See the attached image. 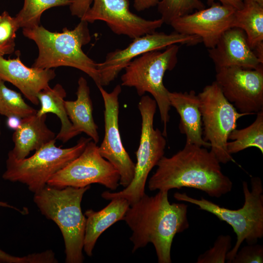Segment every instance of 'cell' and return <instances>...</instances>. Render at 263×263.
<instances>
[{"mask_svg":"<svg viewBox=\"0 0 263 263\" xmlns=\"http://www.w3.org/2000/svg\"><path fill=\"white\" fill-rule=\"evenodd\" d=\"M123 220L132 231V252L151 243L159 263H171L173 239L189 227L188 205L170 203L167 191H159L153 196L145 193L130 205Z\"/></svg>","mask_w":263,"mask_h":263,"instance_id":"obj_1","label":"cell"},{"mask_svg":"<svg viewBox=\"0 0 263 263\" xmlns=\"http://www.w3.org/2000/svg\"><path fill=\"white\" fill-rule=\"evenodd\" d=\"M215 154L207 148L185 144L170 157L163 156L155 172L150 178V191H169L173 188H191L219 198L232 188V182L225 175Z\"/></svg>","mask_w":263,"mask_h":263,"instance_id":"obj_2","label":"cell"},{"mask_svg":"<svg viewBox=\"0 0 263 263\" xmlns=\"http://www.w3.org/2000/svg\"><path fill=\"white\" fill-rule=\"evenodd\" d=\"M86 21L73 30L64 28L61 33L52 32L42 26L23 28V34L34 41L38 56L32 67L45 69L59 66L77 69L88 75L97 87L100 86L97 63L87 56L82 47L91 40Z\"/></svg>","mask_w":263,"mask_h":263,"instance_id":"obj_3","label":"cell"},{"mask_svg":"<svg viewBox=\"0 0 263 263\" xmlns=\"http://www.w3.org/2000/svg\"><path fill=\"white\" fill-rule=\"evenodd\" d=\"M90 185L59 188L46 185L34 193L33 201L42 215L53 221L63 237L67 263H81L86 218L81 203Z\"/></svg>","mask_w":263,"mask_h":263,"instance_id":"obj_4","label":"cell"},{"mask_svg":"<svg viewBox=\"0 0 263 263\" xmlns=\"http://www.w3.org/2000/svg\"><path fill=\"white\" fill-rule=\"evenodd\" d=\"M251 190L247 183L243 182L244 202L242 207L230 209L214 203L203 197L192 198L186 193L176 192L174 198L198 206L200 209L212 213L221 221L232 226L237 235V241L232 249L227 254V263H231L241 244L244 241L247 244H256L263 237V187L261 179H251Z\"/></svg>","mask_w":263,"mask_h":263,"instance_id":"obj_5","label":"cell"},{"mask_svg":"<svg viewBox=\"0 0 263 263\" xmlns=\"http://www.w3.org/2000/svg\"><path fill=\"white\" fill-rule=\"evenodd\" d=\"M179 44H172L164 51H150L132 60L125 68L121 75V85L134 88L138 95L150 94L158 107L163 125V134L167 135V124L170 108L169 91L163 83L166 71L174 68L178 62Z\"/></svg>","mask_w":263,"mask_h":263,"instance_id":"obj_6","label":"cell"},{"mask_svg":"<svg viewBox=\"0 0 263 263\" xmlns=\"http://www.w3.org/2000/svg\"><path fill=\"white\" fill-rule=\"evenodd\" d=\"M91 140L82 137L74 146L62 149L55 145V139L22 159H16L9 152L2 178L24 184L30 191L37 193L55 174L77 158Z\"/></svg>","mask_w":263,"mask_h":263,"instance_id":"obj_7","label":"cell"},{"mask_svg":"<svg viewBox=\"0 0 263 263\" xmlns=\"http://www.w3.org/2000/svg\"><path fill=\"white\" fill-rule=\"evenodd\" d=\"M157 106L154 99L149 95L142 96L138 104L142 122L140 143L136 152L137 162L134 177L130 185L120 191H104L101 194L103 199L111 200L115 198H123L131 205L145 194L148 176L164 156L167 144L162 132L154 128Z\"/></svg>","mask_w":263,"mask_h":263,"instance_id":"obj_8","label":"cell"},{"mask_svg":"<svg viewBox=\"0 0 263 263\" xmlns=\"http://www.w3.org/2000/svg\"><path fill=\"white\" fill-rule=\"evenodd\" d=\"M204 126V139L221 163L235 162L227 149L230 133L236 129L240 117L249 115L238 112L224 95L215 81L207 85L198 94Z\"/></svg>","mask_w":263,"mask_h":263,"instance_id":"obj_9","label":"cell"},{"mask_svg":"<svg viewBox=\"0 0 263 263\" xmlns=\"http://www.w3.org/2000/svg\"><path fill=\"white\" fill-rule=\"evenodd\" d=\"M97 144L91 140L82 152L55 174L47 185L62 188L67 187L83 188L99 184L111 190L119 186L117 170L99 153Z\"/></svg>","mask_w":263,"mask_h":263,"instance_id":"obj_10","label":"cell"},{"mask_svg":"<svg viewBox=\"0 0 263 263\" xmlns=\"http://www.w3.org/2000/svg\"><path fill=\"white\" fill-rule=\"evenodd\" d=\"M201 42V38L197 36L175 31L169 34L155 31L134 38L126 48L108 53L103 62L97 63L100 86L109 85L132 60L145 53L161 50L172 44L191 46Z\"/></svg>","mask_w":263,"mask_h":263,"instance_id":"obj_11","label":"cell"},{"mask_svg":"<svg viewBox=\"0 0 263 263\" xmlns=\"http://www.w3.org/2000/svg\"><path fill=\"white\" fill-rule=\"evenodd\" d=\"M215 82L224 95L240 113L263 110V67L249 69L229 67L216 70Z\"/></svg>","mask_w":263,"mask_h":263,"instance_id":"obj_12","label":"cell"},{"mask_svg":"<svg viewBox=\"0 0 263 263\" xmlns=\"http://www.w3.org/2000/svg\"><path fill=\"white\" fill-rule=\"evenodd\" d=\"M103 99L105 133L98 151L118 171L119 184L124 188L132 181L135 164L132 161L122 142L119 129V95L121 87L117 85L110 93L103 86L97 87Z\"/></svg>","mask_w":263,"mask_h":263,"instance_id":"obj_13","label":"cell"},{"mask_svg":"<svg viewBox=\"0 0 263 263\" xmlns=\"http://www.w3.org/2000/svg\"><path fill=\"white\" fill-rule=\"evenodd\" d=\"M93 4L80 20L93 23L105 22L111 31L118 35L134 38L153 33L162 26L160 18L147 20L130 10L129 0H93Z\"/></svg>","mask_w":263,"mask_h":263,"instance_id":"obj_14","label":"cell"},{"mask_svg":"<svg viewBox=\"0 0 263 263\" xmlns=\"http://www.w3.org/2000/svg\"><path fill=\"white\" fill-rule=\"evenodd\" d=\"M236 9L219 2L196 11L173 21L170 25L179 33L199 37L208 49L214 47L219 38L231 28Z\"/></svg>","mask_w":263,"mask_h":263,"instance_id":"obj_15","label":"cell"},{"mask_svg":"<svg viewBox=\"0 0 263 263\" xmlns=\"http://www.w3.org/2000/svg\"><path fill=\"white\" fill-rule=\"evenodd\" d=\"M208 52L216 71L233 66L255 69L263 64L250 48L244 32L238 28L224 32Z\"/></svg>","mask_w":263,"mask_h":263,"instance_id":"obj_16","label":"cell"},{"mask_svg":"<svg viewBox=\"0 0 263 263\" xmlns=\"http://www.w3.org/2000/svg\"><path fill=\"white\" fill-rule=\"evenodd\" d=\"M56 74L52 69H40L25 66L19 56L14 59H5L0 56V79L17 87L33 104L39 103L38 94L49 87V82Z\"/></svg>","mask_w":263,"mask_h":263,"instance_id":"obj_17","label":"cell"},{"mask_svg":"<svg viewBox=\"0 0 263 263\" xmlns=\"http://www.w3.org/2000/svg\"><path fill=\"white\" fill-rule=\"evenodd\" d=\"M170 107H174L180 117L179 129L186 135V144L210 148V144L202 137V120L200 102L195 91L169 93Z\"/></svg>","mask_w":263,"mask_h":263,"instance_id":"obj_18","label":"cell"},{"mask_svg":"<svg viewBox=\"0 0 263 263\" xmlns=\"http://www.w3.org/2000/svg\"><path fill=\"white\" fill-rule=\"evenodd\" d=\"M47 114H36L21 119L19 127L15 130L12 139L14 146L9 152L16 159H24L56 139L55 133L46 124Z\"/></svg>","mask_w":263,"mask_h":263,"instance_id":"obj_19","label":"cell"},{"mask_svg":"<svg viewBox=\"0 0 263 263\" xmlns=\"http://www.w3.org/2000/svg\"><path fill=\"white\" fill-rule=\"evenodd\" d=\"M130 206L129 202L123 198H115L98 211L87 210L84 214L86 222L84 239L83 249L89 257L96 242L101 234L116 222L123 220L124 217Z\"/></svg>","mask_w":263,"mask_h":263,"instance_id":"obj_20","label":"cell"},{"mask_svg":"<svg viewBox=\"0 0 263 263\" xmlns=\"http://www.w3.org/2000/svg\"><path fill=\"white\" fill-rule=\"evenodd\" d=\"M76 94V100L64 101L66 111L73 130L76 135L81 132L86 133L97 144L99 140L98 126L93 118L90 88L87 80L82 76L78 80Z\"/></svg>","mask_w":263,"mask_h":263,"instance_id":"obj_21","label":"cell"},{"mask_svg":"<svg viewBox=\"0 0 263 263\" xmlns=\"http://www.w3.org/2000/svg\"><path fill=\"white\" fill-rule=\"evenodd\" d=\"M66 96L65 89L59 84H56L53 88L49 86L42 90L37 95L40 108L37 111V115L41 116L53 113L57 116L61 121V128L56 139L64 143L76 136L65 108Z\"/></svg>","mask_w":263,"mask_h":263,"instance_id":"obj_22","label":"cell"},{"mask_svg":"<svg viewBox=\"0 0 263 263\" xmlns=\"http://www.w3.org/2000/svg\"><path fill=\"white\" fill-rule=\"evenodd\" d=\"M243 6L236 9L231 27L243 30L253 50L263 43V6L252 0H243Z\"/></svg>","mask_w":263,"mask_h":263,"instance_id":"obj_23","label":"cell"},{"mask_svg":"<svg viewBox=\"0 0 263 263\" xmlns=\"http://www.w3.org/2000/svg\"><path fill=\"white\" fill-rule=\"evenodd\" d=\"M255 121L249 126L230 133L228 139L233 140L227 143L230 154L235 153L250 147H256L263 153V110L257 113Z\"/></svg>","mask_w":263,"mask_h":263,"instance_id":"obj_24","label":"cell"},{"mask_svg":"<svg viewBox=\"0 0 263 263\" xmlns=\"http://www.w3.org/2000/svg\"><path fill=\"white\" fill-rule=\"evenodd\" d=\"M70 4L69 0H24L23 6L15 19L19 28H32L39 25L41 16L46 10Z\"/></svg>","mask_w":263,"mask_h":263,"instance_id":"obj_25","label":"cell"},{"mask_svg":"<svg viewBox=\"0 0 263 263\" xmlns=\"http://www.w3.org/2000/svg\"><path fill=\"white\" fill-rule=\"evenodd\" d=\"M37 111L27 104L21 94L8 88L0 79V114L20 119L37 114Z\"/></svg>","mask_w":263,"mask_h":263,"instance_id":"obj_26","label":"cell"},{"mask_svg":"<svg viewBox=\"0 0 263 263\" xmlns=\"http://www.w3.org/2000/svg\"><path fill=\"white\" fill-rule=\"evenodd\" d=\"M158 11L164 23L170 25L176 19L206 8L201 0H162L157 4Z\"/></svg>","mask_w":263,"mask_h":263,"instance_id":"obj_27","label":"cell"},{"mask_svg":"<svg viewBox=\"0 0 263 263\" xmlns=\"http://www.w3.org/2000/svg\"><path fill=\"white\" fill-rule=\"evenodd\" d=\"M231 247V236L229 235H220L217 237L212 247L198 256L196 263H224Z\"/></svg>","mask_w":263,"mask_h":263,"instance_id":"obj_28","label":"cell"},{"mask_svg":"<svg viewBox=\"0 0 263 263\" xmlns=\"http://www.w3.org/2000/svg\"><path fill=\"white\" fill-rule=\"evenodd\" d=\"M263 263V246L262 245L248 244L238 250L231 263Z\"/></svg>","mask_w":263,"mask_h":263,"instance_id":"obj_29","label":"cell"},{"mask_svg":"<svg viewBox=\"0 0 263 263\" xmlns=\"http://www.w3.org/2000/svg\"><path fill=\"white\" fill-rule=\"evenodd\" d=\"M1 15L0 44L15 43L16 32L19 29L15 17H12L6 11H4Z\"/></svg>","mask_w":263,"mask_h":263,"instance_id":"obj_30","label":"cell"},{"mask_svg":"<svg viewBox=\"0 0 263 263\" xmlns=\"http://www.w3.org/2000/svg\"><path fill=\"white\" fill-rule=\"evenodd\" d=\"M40 256L38 253L30 254L24 257L12 256L0 249V263H39Z\"/></svg>","mask_w":263,"mask_h":263,"instance_id":"obj_31","label":"cell"},{"mask_svg":"<svg viewBox=\"0 0 263 263\" xmlns=\"http://www.w3.org/2000/svg\"><path fill=\"white\" fill-rule=\"evenodd\" d=\"M71 14L81 19L89 9L93 0H69Z\"/></svg>","mask_w":263,"mask_h":263,"instance_id":"obj_32","label":"cell"},{"mask_svg":"<svg viewBox=\"0 0 263 263\" xmlns=\"http://www.w3.org/2000/svg\"><path fill=\"white\" fill-rule=\"evenodd\" d=\"M159 0H134L133 7L138 12L157 5Z\"/></svg>","mask_w":263,"mask_h":263,"instance_id":"obj_33","label":"cell"},{"mask_svg":"<svg viewBox=\"0 0 263 263\" xmlns=\"http://www.w3.org/2000/svg\"><path fill=\"white\" fill-rule=\"evenodd\" d=\"M207 3L210 5L215 2V0H218L221 4L231 6L236 9L242 8L243 2L241 0H207Z\"/></svg>","mask_w":263,"mask_h":263,"instance_id":"obj_34","label":"cell"},{"mask_svg":"<svg viewBox=\"0 0 263 263\" xmlns=\"http://www.w3.org/2000/svg\"><path fill=\"white\" fill-rule=\"evenodd\" d=\"M7 118V125L9 128L16 130L19 127L21 119L14 116Z\"/></svg>","mask_w":263,"mask_h":263,"instance_id":"obj_35","label":"cell"},{"mask_svg":"<svg viewBox=\"0 0 263 263\" xmlns=\"http://www.w3.org/2000/svg\"><path fill=\"white\" fill-rule=\"evenodd\" d=\"M15 43L1 44H0V56L12 53L14 50Z\"/></svg>","mask_w":263,"mask_h":263,"instance_id":"obj_36","label":"cell"},{"mask_svg":"<svg viewBox=\"0 0 263 263\" xmlns=\"http://www.w3.org/2000/svg\"><path fill=\"white\" fill-rule=\"evenodd\" d=\"M253 50L258 58L263 64V43L257 46Z\"/></svg>","mask_w":263,"mask_h":263,"instance_id":"obj_37","label":"cell"},{"mask_svg":"<svg viewBox=\"0 0 263 263\" xmlns=\"http://www.w3.org/2000/svg\"><path fill=\"white\" fill-rule=\"evenodd\" d=\"M0 207H9V208H14V209H16V210H17L18 211H20L18 209H17V208L15 207H13L12 206L10 205L7 203L2 202V201H0ZM20 212H21V211H20Z\"/></svg>","mask_w":263,"mask_h":263,"instance_id":"obj_38","label":"cell"},{"mask_svg":"<svg viewBox=\"0 0 263 263\" xmlns=\"http://www.w3.org/2000/svg\"><path fill=\"white\" fill-rule=\"evenodd\" d=\"M252 0L260 4V5L263 6V0Z\"/></svg>","mask_w":263,"mask_h":263,"instance_id":"obj_39","label":"cell"},{"mask_svg":"<svg viewBox=\"0 0 263 263\" xmlns=\"http://www.w3.org/2000/svg\"><path fill=\"white\" fill-rule=\"evenodd\" d=\"M1 19V15H0V22Z\"/></svg>","mask_w":263,"mask_h":263,"instance_id":"obj_40","label":"cell"},{"mask_svg":"<svg viewBox=\"0 0 263 263\" xmlns=\"http://www.w3.org/2000/svg\"><path fill=\"white\" fill-rule=\"evenodd\" d=\"M242 1H243V0H241Z\"/></svg>","mask_w":263,"mask_h":263,"instance_id":"obj_41","label":"cell"},{"mask_svg":"<svg viewBox=\"0 0 263 263\" xmlns=\"http://www.w3.org/2000/svg\"></svg>","mask_w":263,"mask_h":263,"instance_id":"obj_42","label":"cell"}]
</instances>
